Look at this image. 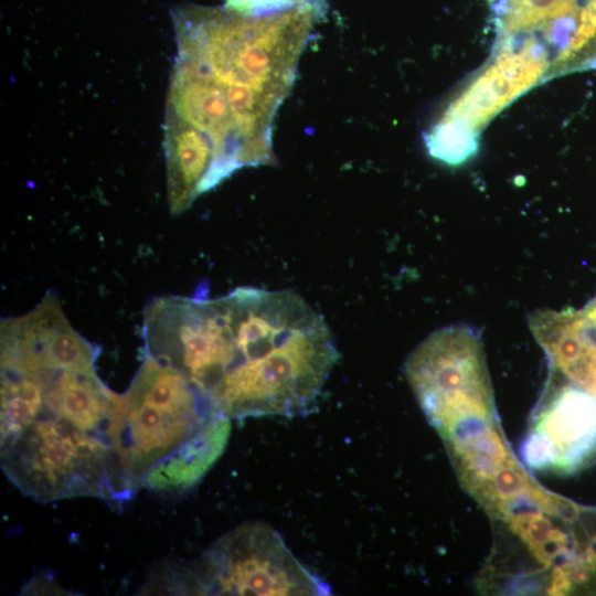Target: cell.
Wrapping results in <instances>:
<instances>
[{
  "mask_svg": "<svg viewBox=\"0 0 596 596\" xmlns=\"http://www.w3.org/2000/svg\"><path fill=\"white\" fill-rule=\"evenodd\" d=\"M521 51L504 53L455 99L426 136L429 153L448 164L467 160L477 148V131L549 65L543 45L528 39Z\"/></svg>",
  "mask_w": 596,
  "mask_h": 596,
  "instance_id": "7",
  "label": "cell"
},
{
  "mask_svg": "<svg viewBox=\"0 0 596 596\" xmlns=\"http://www.w3.org/2000/svg\"><path fill=\"white\" fill-rule=\"evenodd\" d=\"M99 348L68 322L54 291L1 324V467L20 491L47 502L97 497L123 504L121 395L97 374Z\"/></svg>",
  "mask_w": 596,
  "mask_h": 596,
  "instance_id": "1",
  "label": "cell"
},
{
  "mask_svg": "<svg viewBox=\"0 0 596 596\" xmlns=\"http://www.w3.org/2000/svg\"><path fill=\"white\" fill-rule=\"evenodd\" d=\"M525 444L538 468H575L596 453V395L572 386H545Z\"/></svg>",
  "mask_w": 596,
  "mask_h": 596,
  "instance_id": "8",
  "label": "cell"
},
{
  "mask_svg": "<svg viewBox=\"0 0 596 596\" xmlns=\"http://www.w3.org/2000/svg\"><path fill=\"white\" fill-rule=\"evenodd\" d=\"M405 374L424 413L443 437L456 422L492 416L482 342L470 326L451 324L434 331L411 353Z\"/></svg>",
  "mask_w": 596,
  "mask_h": 596,
  "instance_id": "6",
  "label": "cell"
},
{
  "mask_svg": "<svg viewBox=\"0 0 596 596\" xmlns=\"http://www.w3.org/2000/svg\"><path fill=\"white\" fill-rule=\"evenodd\" d=\"M162 590L217 595H326L329 586L304 566L268 524L227 532L190 566H177Z\"/></svg>",
  "mask_w": 596,
  "mask_h": 596,
  "instance_id": "5",
  "label": "cell"
},
{
  "mask_svg": "<svg viewBox=\"0 0 596 596\" xmlns=\"http://www.w3.org/2000/svg\"><path fill=\"white\" fill-rule=\"evenodd\" d=\"M529 326L549 361L546 386H572L596 395V328L582 309L538 310Z\"/></svg>",
  "mask_w": 596,
  "mask_h": 596,
  "instance_id": "10",
  "label": "cell"
},
{
  "mask_svg": "<svg viewBox=\"0 0 596 596\" xmlns=\"http://www.w3.org/2000/svg\"><path fill=\"white\" fill-rule=\"evenodd\" d=\"M164 128L168 201L173 215L228 177L213 140L169 108Z\"/></svg>",
  "mask_w": 596,
  "mask_h": 596,
  "instance_id": "11",
  "label": "cell"
},
{
  "mask_svg": "<svg viewBox=\"0 0 596 596\" xmlns=\"http://www.w3.org/2000/svg\"><path fill=\"white\" fill-rule=\"evenodd\" d=\"M121 395L125 469L136 493L170 456L194 446L226 447L231 418L183 372L150 355Z\"/></svg>",
  "mask_w": 596,
  "mask_h": 596,
  "instance_id": "4",
  "label": "cell"
},
{
  "mask_svg": "<svg viewBox=\"0 0 596 596\" xmlns=\"http://www.w3.org/2000/svg\"><path fill=\"white\" fill-rule=\"evenodd\" d=\"M589 0H498L497 19L504 40L541 33L558 49L554 70L561 72Z\"/></svg>",
  "mask_w": 596,
  "mask_h": 596,
  "instance_id": "12",
  "label": "cell"
},
{
  "mask_svg": "<svg viewBox=\"0 0 596 596\" xmlns=\"http://www.w3.org/2000/svg\"><path fill=\"white\" fill-rule=\"evenodd\" d=\"M323 12L320 0L263 17L224 7H181L173 13L179 57L200 65L222 85L247 86L284 100Z\"/></svg>",
  "mask_w": 596,
  "mask_h": 596,
  "instance_id": "3",
  "label": "cell"
},
{
  "mask_svg": "<svg viewBox=\"0 0 596 596\" xmlns=\"http://www.w3.org/2000/svg\"><path fill=\"white\" fill-rule=\"evenodd\" d=\"M168 108L213 140L228 174L259 166L236 129L224 88L200 65L178 58Z\"/></svg>",
  "mask_w": 596,
  "mask_h": 596,
  "instance_id": "9",
  "label": "cell"
},
{
  "mask_svg": "<svg viewBox=\"0 0 596 596\" xmlns=\"http://www.w3.org/2000/svg\"><path fill=\"white\" fill-rule=\"evenodd\" d=\"M141 333L146 354L183 372L231 419L306 412L338 358L323 318L290 290L158 297Z\"/></svg>",
  "mask_w": 596,
  "mask_h": 596,
  "instance_id": "2",
  "label": "cell"
},
{
  "mask_svg": "<svg viewBox=\"0 0 596 596\" xmlns=\"http://www.w3.org/2000/svg\"><path fill=\"white\" fill-rule=\"evenodd\" d=\"M582 311L590 323L596 328V295L594 298L582 308Z\"/></svg>",
  "mask_w": 596,
  "mask_h": 596,
  "instance_id": "14",
  "label": "cell"
},
{
  "mask_svg": "<svg viewBox=\"0 0 596 596\" xmlns=\"http://www.w3.org/2000/svg\"><path fill=\"white\" fill-rule=\"evenodd\" d=\"M592 67H596V31H595V36H594V42H593V47H592Z\"/></svg>",
  "mask_w": 596,
  "mask_h": 596,
  "instance_id": "15",
  "label": "cell"
},
{
  "mask_svg": "<svg viewBox=\"0 0 596 596\" xmlns=\"http://www.w3.org/2000/svg\"><path fill=\"white\" fill-rule=\"evenodd\" d=\"M313 0H225L224 8L246 17H263L294 10Z\"/></svg>",
  "mask_w": 596,
  "mask_h": 596,
  "instance_id": "13",
  "label": "cell"
}]
</instances>
